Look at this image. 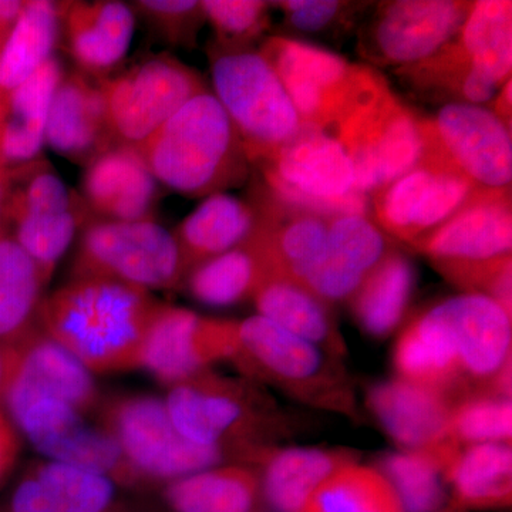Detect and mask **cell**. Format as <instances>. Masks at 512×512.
<instances>
[{
  "label": "cell",
  "instance_id": "obj_1",
  "mask_svg": "<svg viewBox=\"0 0 512 512\" xmlns=\"http://www.w3.org/2000/svg\"><path fill=\"white\" fill-rule=\"evenodd\" d=\"M164 303L106 278H74L40 303L42 332L89 372L119 373L143 362L148 330Z\"/></svg>",
  "mask_w": 512,
  "mask_h": 512
},
{
  "label": "cell",
  "instance_id": "obj_2",
  "mask_svg": "<svg viewBox=\"0 0 512 512\" xmlns=\"http://www.w3.org/2000/svg\"><path fill=\"white\" fill-rule=\"evenodd\" d=\"M137 150L158 183L188 197H210L247 175L241 138L210 90L192 97Z\"/></svg>",
  "mask_w": 512,
  "mask_h": 512
},
{
  "label": "cell",
  "instance_id": "obj_3",
  "mask_svg": "<svg viewBox=\"0 0 512 512\" xmlns=\"http://www.w3.org/2000/svg\"><path fill=\"white\" fill-rule=\"evenodd\" d=\"M165 404L184 437L231 460L261 463L286 430L284 416L254 382L211 370L170 387Z\"/></svg>",
  "mask_w": 512,
  "mask_h": 512
},
{
  "label": "cell",
  "instance_id": "obj_4",
  "mask_svg": "<svg viewBox=\"0 0 512 512\" xmlns=\"http://www.w3.org/2000/svg\"><path fill=\"white\" fill-rule=\"evenodd\" d=\"M232 362L251 379L272 384L299 402L356 416L348 373L338 359L262 316L238 322Z\"/></svg>",
  "mask_w": 512,
  "mask_h": 512
},
{
  "label": "cell",
  "instance_id": "obj_5",
  "mask_svg": "<svg viewBox=\"0 0 512 512\" xmlns=\"http://www.w3.org/2000/svg\"><path fill=\"white\" fill-rule=\"evenodd\" d=\"M261 167L271 201L285 210L325 220L369 215L370 197L356 190L348 154L329 131L302 124Z\"/></svg>",
  "mask_w": 512,
  "mask_h": 512
},
{
  "label": "cell",
  "instance_id": "obj_6",
  "mask_svg": "<svg viewBox=\"0 0 512 512\" xmlns=\"http://www.w3.org/2000/svg\"><path fill=\"white\" fill-rule=\"evenodd\" d=\"M214 96L228 114L249 163L271 160L302 127L284 84L254 49H210Z\"/></svg>",
  "mask_w": 512,
  "mask_h": 512
},
{
  "label": "cell",
  "instance_id": "obj_7",
  "mask_svg": "<svg viewBox=\"0 0 512 512\" xmlns=\"http://www.w3.org/2000/svg\"><path fill=\"white\" fill-rule=\"evenodd\" d=\"M2 402L16 429L47 460L93 471L123 487L144 485L110 434L59 397L10 379Z\"/></svg>",
  "mask_w": 512,
  "mask_h": 512
},
{
  "label": "cell",
  "instance_id": "obj_8",
  "mask_svg": "<svg viewBox=\"0 0 512 512\" xmlns=\"http://www.w3.org/2000/svg\"><path fill=\"white\" fill-rule=\"evenodd\" d=\"M348 154L356 190L372 197L420 163L426 151L423 119L384 80L329 131Z\"/></svg>",
  "mask_w": 512,
  "mask_h": 512
},
{
  "label": "cell",
  "instance_id": "obj_9",
  "mask_svg": "<svg viewBox=\"0 0 512 512\" xmlns=\"http://www.w3.org/2000/svg\"><path fill=\"white\" fill-rule=\"evenodd\" d=\"M259 53L274 67L302 124L320 130H332L384 82L372 67L293 37H268Z\"/></svg>",
  "mask_w": 512,
  "mask_h": 512
},
{
  "label": "cell",
  "instance_id": "obj_10",
  "mask_svg": "<svg viewBox=\"0 0 512 512\" xmlns=\"http://www.w3.org/2000/svg\"><path fill=\"white\" fill-rule=\"evenodd\" d=\"M99 423L144 485L168 484L231 460L218 448L184 437L165 400L157 397L136 394L111 400L101 409Z\"/></svg>",
  "mask_w": 512,
  "mask_h": 512
},
{
  "label": "cell",
  "instance_id": "obj_11",
  "mask_svg": "<svg viewBox=\"0 0 512 512\" xmlns=\"http://www.w3.org/2000/svg\"><path fill=\"white\" fill-rule=\"evenodd\" d=\"M185 275L177 239L153 220L90 225L74 262V278L113 279L148 292L175 288Z\"/></svg>",
  "mask_w": 512,
  "mask_h": 512
},
{
  "label": "cell",
  "instance_id": "obj_12",
  "mask_svg": "<svg viewBox=\"0 0 512 512\" xmlns=\"http://www.w3.org/2000/svg\"><path fill=\"white\" fill-rule=\"evenodd\" d=\"M114 140L140 147L197 94L207 92L197 70L171 55L141 60L99 84Z\"/></svg>",
  "mask_w": 512,
  "mask_h": 512
},
{
  "label": "cell",
  "instance_id": "obj_13",
  "mask_svg": "<svg viewBox=\"0 0 512 512\" xmlns=\"http://www.w3.org/2000/svg\"><path fill=\"white\" fill-rule=\"evenodd\" d=\"M427 312L453 349L464 397L491 393L511 399V313L494 299L471 292L448 298Z\"/></svg>",
  "mask_w": 512,
  "mask_h": 512
},
{
  "label": "cell",
  "instance_id": "obj_14",
  "mask_svg": "<svg viewBox=\"0 0 512 512\" xmlns=\"http://www.w3.org/2000/svg\"><path fill=\"white\" fill-rule=\"evenodd\" d=\"M481 190L426 146L420 163L372 195L377 225L416 247Z\"/></svg>",
  "mask_w": 512,
  "mask_h": 512
},
{
  "label": "cell",
  "instance_id": "obj_15",
  "mask_svg": "<svg viewBox=\"0 0 512 512\" xmlns=\"http://www.w3.org/2000/svg\"><path fill=\"white\" fill-rule=\"evenodd\" d=\"M471 6L460 0L379 3L360 30V55L394 70L423 62L456 39Z\"/></svg>",
  "mask_w": 512,
  "mask_h": 512
},
{
  "label": "cell",
  "instance_id": "obj_16",
  "mask_svg": "<svg viewBox=\"0 0 512 512\" xmlns=\"http://www.w3.org/2000/svg\"><path fill=\"white\" fill-rule=\"evenodd\" d=\"M426 146L484 190H510L511 128L476 104H446L423 119Z\"/></svg>",
  "mask_w": 512,
  "mask_h": 512
},
{
  "label": "cell",
  "instance_id": "obj_17",
  "mask_svg": "<svg viewBox=\"0 0 512 512\" xmlns=\"http://www.w3.org/2000/svg\"><path fill=\"white\" fill-rule=\"evenodd\" d=\"M237 350L238 322L163 305L148 330L141 367L173 387L207 372L214 363L232 362Z\"/></svg>",
  "mask_w": 512,
  "mask_h": 512
},
{
  "label": "cell",
  "instance_id": "obj_18",
  "mask_svg": "<svg viewBox=\"0 0 512 512\" xmlns=\"http://www.w3.org/2000/svg\"><path fill=\"white\" fill-rule=\"evenodd\" d=\"M511 190H478L416 247L437 269L488 264L511 256Z\"/></svg>",
  "mask_w": 512,
  "mask_h": 512
},
{
  "label": "cell",
  "instance_id": "obj_19",
  "mask_svg": "<svg viewBox=\"0 0 512 512\" xmlns=\"http://www.w3.org/2000/svg\"><path fill=\"white\" fill-rule=\"evenodd\" d=\"M117 484L84 468L42 461L19 478L3 512H120Z\"/></svg>",
  "mask_w": 512,
  "mask_h": 512
},
{
  "label": "cell",
  "instance_id": "obj_20",
  "mask_svg": "<svg viewBox=\"0 0 512 512\" xmlns=\"http://www.w3.org/2000/svg\"><path fill=\"white\" fill-rule=\"evenodd\" d=\"M64 42L74 62L101 80L123 62L133 39L136 15L123 2L60 3Z\"/></svg>",
  "mask_w": 512,
  "mask_h": 512
},
{
  "label": "cell",
  "instance_id": "obj_21",
  "mask_svg": "<svg viewBox=\"0 0 512 512\" xmlns=\"http://www.w3.org/2000/svg\"><path fill=\"white\" fill-rule=\"evenodd\" d=\"M114 140L99 86L83 74H63L46 121V143L60 156L89 164Z\"/></svg>",
  "mask_w": 512,
  "mask_h": 512
},
{
  "label": "cell",
  "instance_id": "obj_22",
  "mask_svg": "<svg viewBox=\"0 0 512 512\" xmlns=\"http://www.w3.org/2000/svg\"><path fill=\"white\" fill-rule=\"evenodd\" d=\"M367 400L384 430L407 451L429 450L451 441L456 402L446 393L396 379L372 387Z\"/></svg>",
  "mask_w": 512,
  "mask_h": 512
},
{
  "label": "cell",
  "instance_id": "obj_23",
  "mask_svg": "<svg viewBox=\"0 0 512 512\" xmlns=\"http://www.w3.org/2000/svg\"><path fill=\"white\" fill-rule=\"evenodd\" d=\"M83 194L107 221L151 220L157 181L136 147L117 144L87 164Z\"/></svg>",
  "mask_w": 512,
  "mask_h": 512
},
{
  "label": "cell",
  "instance_id": "obj_24",
  "mask_svg": "<svg viewBox=\"0 0 512 512\" xmlns=\"http://www.w3.org/2000/svg\"><path fill=\"white\" fill-rule=\"evenodd\" d=\"M63 77L56 57L0 97V173L10 177L35 164L46 143L50 101Z\"/></svg>",
  "mask_w": 512,
  "mask_h": 512
},
{
  "label": "cell",
  "instance_id": "obj_25",
  "mask_svg": "<svg viewBox=\"0 0 512 512\" xmlns=\"http://www.w3.org/2000/svg\"><path fill=\"white\" fill-rule=\"evenodd\" d=\"M262 221L264 215L248 202L224 192L210 195L174 234L187 274L194 266L247 244L258 234Z\"/></svg>",
  "mask_w": 512,
  "mask_h": 512
},
{
  "label": "cell",
  "instance_id": "obj_26",
  "mask_svg": "<svg viewBox=\"0 0 512 512\" xmlns=\"http://www.w3.org/2000/svg\"><path fill=\"white\" fill-rule=\"evenodd\" d=\"M13 346L18 349V363L12 379L59 397L84 414L99 409L101 397L93 373L46 333L33 329Z\"/></svg>",
  "mask_w": 512,
  "mask_h": 512
},
{
  "label": "cell",
  "instance_id": "obj_27",
  "mask_svg": "<svg viewBox=\"0 0 512 512\" xmlns=\"http://www.w3.org/2000/svg\"><path fill=\"white\" fill-rule=\"evenodd\" d=\"M450 488L448 507L456 510H498L512 503L510 444L460 447L444 468Z\"/></svg>",
  "mask_w": 512,
  "mask_h": 512
},
{
  "label": "cell",
  "instance_id": "obj_28",
  "mask_svg": "<svg viewBox=\"0 0 512 512\" xmlns=\"http://www.w3.org/2000/svg\"><path fill=\"white\" fill-rule=\"evenodd\" d=\"M252 299L262 318L318 346L336 359L345 355L346 345L336 329L328 303L305 286L284 276L271 275Z\"/></svg>",
  "mask_w": 512,
  "mask_h": 512
},
{
  "label": "cell",
  "instance_id": "obj_29",
  "mask_svg": "<svg viewBox=\"0 0 512 512\" xmlns=\"http://www.w3.org/2000/svg\"><path fill=\"white\" fill-rule=\"evenodd\" d=\"M400 82L421 99L446 104L487 106L501 87L464 55L457 40L423 62L394 70Z\"/></svg>",
  "mask_w": 512,
  "mask_h": 512
},
{
  "label": "cell",
  "instance_id": "obj_30",
  "mask_svg": "<svg viewBox=\"0 0 512 512\" xmlns=\"http://www.w3.org/2000/svg\"><path fill=\"white\" fill-rule=\"evenodd\" d=\"M356 463L349 451L320 448L272 450L261 464V491L276 512H301L309 495L339 468Z\"/></svg>",
  "mask_w": 512,
  "mask_h": 512
},
{
  "label": "cell",
  "instance_id": "obj_31",
  "mask_svg": "<svg viewBox=\"0 0 512 512\" xmlns=\"http://www.w3.org/2000/svg\"><path fill=\"white\" fill-rule=\"evenodd\" d=\"M261 478L252 468L228 464L167 484L165 503L174 512H256Z\"/></svg>",
  "mask_w": 512,
  "mask_h": 512
},
{
  "label": "cell",
  "instance_id": "obj_32",
  "mask_svg": "<svg viewBox=\"0 0 512 512\" xmlns=\"http://www.w3.org/2000/svg\"><path fill=\"white\" fill-rule=\"evenodd\" d=\"M399 379L446 393L454 402L463 399V383L446 333L429 312L407 326L394 349Z\"/></svg>",
  "mask_w": 512,
  "mask_h": 512
},
{
  "label": "cell",
  "instance_id": "obj_33",
  "mask_svg": "<svg viewBox=\"0 0 512 512\" xmlns=\"http://www.w3.org/2000/svg\"><path fill=\"white\" fill-rule=\"evenodd\" d=\"M256 235L247 244L194 266L185 279L192 298L214 308L254 298L259 286L271 276Z\"/></svg>",
  "mask_w": 512,
  "mask_h": 512
},
{
  "label": "cell",
  "instance_id": "obj_34",
  "mask_svg": "<svg viewBox=\"0 0 512 512\" xmlns=\"http://www.w3.org/2000/svg\"><path fill=\"white\" fill-rule=\"evenodd\" d=\"M60 3L25 2L15 29L0 50V97L26 82L53 57L60 37Z\"/></svg>",
  "mask_w": 512,
  "mask_h": 512
},
{
  "label": "cell",
  "instance_id": "obj_35",
  "mask_svg": "<svg viewBox=\"0 0 512 512\" xmlns=\"http://www.w3.org/2000/svg\"><path fill=\"white\" fill-rule=\"evenodd\" d=\"M414 285L416 271L410 259L390 251L350 301L357 323L369 335L386 338L402 322Z\"/></svg>",
  "mask_w": 512,
  "mask_h": 512
},
{
  "label": "cell",
  "instance_id": "obj_36",
  "mask_svg": "<svg viewBox=\"0 0 512 512\" xmlns=\"http://www.w3.org/2000/svg\"><path fill=\"white\" fill-rule=\"evenodd\" d=\"M45 285L16 239L0 231V343L16 345L32 332Z\"/></svg>",
  "mask_w": 512,
  "mask_h": 512
},
{
  "label": "cell",
  "instance_id": "obj_37",
  "mask_svg": "<svg viewBox=\"0 0 512 512\" xmlns=\"http://www.w3.org/2000/svg\"><path fill=\"white\" fill-rule=\"evenodd\" d=\"M458 448L446 441L429 450L387 454L377 470L392 484L404 512H440L448 497L444 468Z\"/></svg>",
  "mask_w": 512,
  "mask_h": 512
},
{
  "label": "cell",
  "instance_id": "obj_38",
  "mask_svg": "<svg viewBox=\"0 0 512 512\" xmlns=\"http://www.w3.org/2000/svg\"><path fill=\"white\" fill-rule=\"evenodd\" d=\"M458 45L471 63L503 87L511 80L512 3L510 0L473 2L460 32Z\"/></svg>",
  "mask_w": 512,
  "mask_h": 512
},
{
  "label": "cell",
  "instance_id": "obj_39",
  "mask_svg": "<svg viewBox=\"0 0 512 512\" xmlns=\"http://www.w3.org/2000/svg\"><path fill=\"white\" fill-rule=\"evenodd\" d=\"M301 512H404V508L377 468L352 463L326 478Z\"/></svg>",
  "mask_w": 512,
  "mask_h": 512
},
{
  "label": "cell",
  "instance_id": "obj_40",
  "mask_svg": "<svg viewBox=\"0 0 512 512\" xmlns=\"http://www.w3.org/2000/svg\"><path fill=\"white\" fill-rule=\"evenodd\" d=\"M10 220L16 224V242L39 268L47 284L57 262L66 254L76 234L74 210L64 212H22Z\"/></svg>",
  "mask_w": 512,
  "mask_h": 512
},
{
  "label": "cell",
  "instance_id": "obj_41",
  "mask_svg": "<svg viewBox=\"0 0 512 512\" xmlns=\"http://www.w3.org/2000/svg\"><path fill=\"white\" fill-rule=\"evenodd\" d=\"M512 406L510 397L480 393L454 404L450 440L458 447L476 444H510Z\"/></svg>",
  "mask_w": 512,
  "mask_h": 512
},
{
  "label": "cell",
  "instance_id": "obj_42",
  "mask_svg": "<svg viewBox=\"0 0 512 512\" xmlns=\"http://www.w3.org/2000/svg\"><path fill=\"white\" fill-rule=\"evenodd\" d=\"M205 20L227 49H252L271 26L272 3L259 0H204Z\"/></svg>",
  "mask_w": 512,
  "mask_h": 512
},
{
  "label": "cell",
  "instance_id": "obj_43",
  "mask_svg": "<svg viewBox=\"0 0 512 512\" xmlns=\"http://www.w3.org/2000/svg\"><path fill=\"white\" fill-rule=\"evenodd\" d=\"M328 248L369 276L392 249L369 215H342L328 222Z\"/></svg>",
  "mask_w": 512,
  "mask_h": 512
},
{
  "label": "cell",
  "instance_id": "obj_44",
  "mask_svg": "<svg viewBox=\"0 0 512 512\" xmlns=\"http://www.w3.org/2000/svg\"><path fill=\"white\" fill-rule=\"evenodd\" d=\"M284 13L286 28L305 36L339 37L355 26L370 3L339 0H285L274 2Z\"/></svg>",
  "mask_w": 512,
  "mask_h": 512
},
{
  "label": "cell",
  "instance_id": "obj_45",
  "mask_svg": "<svg viewBox=\"0 0 512 512\" xmlns=\"http://www.w3.org/2000/svg\"><path fill=\"white\" fill-rule=\"evenodd\" d=\"M136 9L165 42L191 47L205 22L202 3L197 0H140Z\"/></svg>",
  "mask_w": 512,
  "mask_h": 512
},
{
  "label": "cell",
  "instance_id": "obj_46",
  "mask_svg": "<svg viewBox=\"0 0 512 512\" xmlns=\"http://www.w3.org/2000/svg\"><path fill=\"white\" fill-rule=\"evenodd\" d=\"M28 168V167H26ZM19 173L28 177L25 185L10 195L9 218L22 212H64L73 210L72 194L57 174L47 167H33L32 173Z\"/></svg>",
  "mask_w": 512,
  "mask_h": 512
},
{
  "label": "cell",
  "instance_id": "obj_47",
  "mask_svg": "<svg viewBox=\"0 0 512 512\" xmlns=\"http://www.w3.org/2000/svg\"><path fill=\"white\" fill-rule=\"evenodd\" d=\"M20 436L8 414L0 409V481L3 480L18 460Z\"/></svg>",
  "mask_w": 512,
  "mask_h": 512
},
{
  "label": "cell",
  "instance_id": "obj_48",
  "mask_svg": "<svg viewBox=\"0 0 512 512\" xmlns=\"http://www.w3.org/2000/svg\"><path fill=\"white\" fill-rule=\"evenodd\" d=\"M23 6L25 2H19V0H0V50L15 29Z\"/></svg>",
  "mask_w": 512,
  "mask_h": 512
},
{
  "label": "cell",
  "instance_id": "obj_49",
  "mask_svg": "<svg viewBox=\"0 0 512 512\" xmlns=\"http://www.w3.org/2000/svg\"><path fill=\"white\" fill-rule=\"evenodd\" d=\"M16 363H18V349L13 345H3L0 343V400L3 393L12 379L15 372Z\"/></svg>",
  "mask_w": 512,
  "mask_h": 512
},
{
  "label": "cell",
  "instance_id": "obj_50",
  "mask_svg": "<svg viewBox=\"0 0 512 512\" xmlns=\"http://www.w3.org/2000/svg\"><path fill=\"white\" fill-rule=\"evenodd\" d=\"M511 90L510 80V82L505 83L504 86L501 87L500 92L494 97V100L491 101L490 104H487V107L493 106V109L490 110L493 111L495 116L503 121L508 128H511Z\"/></svg>",
  "mask_w": 512,
  "mask_h": 512
},
{
  "label": "cell",
  "instance_id": "obj_51",
  "mask_svg": "<svg viewBox=\"0 0 512 512\" xmlns=\"http://www.w3.org/2000/svg\"><path fill=\"white\" fill-rule=\"evenodd\" d=\"M10 195H12L10 175L0 173V231H3V222L9 218Z\"/></svg>",
  "mask_w": 512,
  "mask_h": 512
},
{
  "label": "cell",
  "instance_id": "obj_52",
  "mask_svg": "<svg viewBox=\"0 0 512 512\" xmlns=\"http://www.w3.org/2000/svg\"><path fill=\"white\" fill-rule=\"evenodd\" d=\"M440 512H468V511H461V510H456V508L447 507V508H444V510H441Z\"/></svg>",
  "mask_w": 512,
  "mask_h": 512
}]
</instances>
